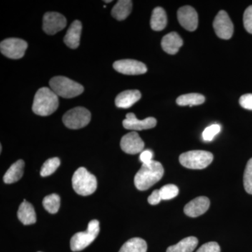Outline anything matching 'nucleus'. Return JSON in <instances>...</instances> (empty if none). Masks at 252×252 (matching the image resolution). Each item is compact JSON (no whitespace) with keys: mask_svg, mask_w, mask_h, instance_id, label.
I'll return each mask as SVG.
<instances>
[{"mask_svg":"<svg viewBox=\"0 0 252 252\" xmlns=\"http://www.w3.org/2000/svg\"><path fill=\"white\" fill-rule=\"evenodd\" d=\"M132 1L130 0L118 1L112 10L113 17L118 21H124L132 11Z\"/></svg>","mask_w":252,"mask_h":252,"instance_id":"21","label":"nucleus"},{"mask_svg":"<svg viewBox=\"0 0 252 252\" xmlns=\"http://www.w3.org/2000/svg\"><path fill=\"white\" fill-rule=\"evenodd\" d=\"M59 106V96L49 88L43 87L34 95L32 111L36 115L47 117L54 114Z\"/></svg>","mask_w":252,"mask_h":252,"instance_id":"2","label":"nucleus"},{"mask_svg":"<svg viewBox=\"0 0 252 252\" xmlns=\"http://www.w3.org/2000/svg\"><path fill=\"white\" fill-rule=\"evenodd\" d=\"M118 72L126 75H140L147 72V67L143 63L135 60L126 59L116 61L113 64Z\"/></svg>","mask_w":252,"mask_h":252,"instance_id":"10","label":"nucleus"},{"mask_svg":"<svg viewBox=\"0 0 252 252\" xmlns=\"http://www.w3.org/2000/svg\"><path fill=\"white\" fill-rule=\"evenodd\" d=\"M157 121L155 118L148 117L144 120H139L133 113H128L123 122V126L127 130H143L156 127Z\"/></svg>","mask_w":252,"mask_h":252,"instance_id":"14","label":"nucleus"},{"mask_svg":"<svg viewBox=\"0 0 252 252\" xmlns=\"http://www.w3.org/2000/svg\"><path fill=\"white\" fill-rule=\"evenodd\" d=\"M25 162L23 160H18L14 162L4 176V182L6 184H12L21 180L24 172Z\"/></svg>","mask_w":252,"mask_h":252,"instance_id":"20","label":"nucleus"},{"mask_svg":"<svg viewBox=\"0 0 252 252\" xmlns=\"http://www.w3.org/2000/svg\"><path fill=\"white\" fill-rule=\"evenodd\" d=\"M154 153L152 151L147 149V150H144L142 153L140 154V160L142 162V164L151 163L153 161Z\"/></svg>","mask_w":252,"mask_h":252,"instance_id":"34","label":"nucleus"},{"mask_svg":"<svg viewBox=\"0 0 252 252\" xmlns=\"http://www.w3.org/2000/svg\"><path fill=\"white\" fill-rule=\"evenodd\" d=\"M91 119V114L87 109L78 107L66 112L63 116V122L68 128L77 130L87 126Z\"/></svg>","mask_w":252,"mask_h":252,"instance_id":"7","label":"nucleus"},{"mask_svg":"<svg viewBox=\"0 0 252 252\" xmlns=\"http://www.w3.org/2000/svg\"><path fill=\"white\" fill-rule=\"evenodd\" d=\"M160 190L162 200H167L175 198L178 195L179 189L174 185H167L162 187Z\"/></svg>","mask_w":252,"mask_h":252,"instance_id":"28","label":"nucleus"},{"mask_svg":"<svg viewBox=\"0 0 252 252\" xmlns=\"http://www.w3.org/2000/svg\"><path fill=\"white\" fill-rule=\"evenodd\" d=\"M167 15L162 7H157L153 10L151 18V27L155 31H161L167 26Z\"/></svg>","mask_w":252,"mask_h":252,"instance_id":"22","label":"nucleus"},{"mask_svg":"<svg viewBox=\"0 0 252 252\" xmlns=\"http://www.w3.org/2000/svg\"><path fill=\"white\" fill-rule=\"evenodd\" d=\"M240 104L244 109L252 110V94H243L240 98Z\"/></svg>","mask_w":252,"mask_h":252,"instance_id":"33","label":"nucleus"},{"mask_svg":"<svg viewBox=\"0 0 252 252\" xmlns=\"http://www.w3.org/2000/svg\"><path fill=\"white\" fill-rule=\"evenodd\" d=\"M220 126L218 124H214L205 129L203 132V138L207 142H210L213 140L214 137L220 133Z\"/></svg>","mask_w":252,"mask_h":252,"instance_id":"30","label":"nucleus"},{"mask_svg":"<svg viewBox=\"0 0 252 252\" xmlns=\"http://www.w3.org/2000/svg\"><path fill=\"white\" fill-rule=\"evenodd\" d=\"M112 1H104V2H105V3H110V2H112Z\"/></svg>","mask_w":252,"mask_h":252,"instance_id":"36","label":"nucleus"},{"mask_svg":"<svg viewBox=\"0 0 252 252\" xmlns=\"http://www.w3.org/2000/svg\"><path fill=\"white\" fill-rule=\"evenodd\" d=\"M60 165H61V160L59 158L48 159L41 167L40 171L41 177H45L52 175L59 168Z\"/></svg>","mask_w":252,"mask_h":252,"instance_id":"27","label":"nucleus"},{"mask_svg":"<svg viewBox=\"0 0 252 252\" xmlns=\"http://www.w3.org/2000/svg\"><path fill=\"white\" fill-rule=\"evenodd\" d=\"M214 157L210 152L206 151H190L181 154V165L192 170H202L212 163Z\"/></svg>","mask_w":252,"mask_h":252,"instance_id":"5","label":"nucleus"},{"mask_svg":"<svg viewBox=\"0 0 252 252\" xmlns=\"http://www.w3.org/2000/svg\"><path fill=\"white\" fill-rule=\"evenodd\" d=\"M196 252H220V245L215 242L204 244Z\"/></svg>","mask_w":252,"mask_h":252,"instance_id":"32","label":"nucleus"},{"mask_svg":"<svg viewBox=\"0 0 252 252\" xmlns=\"http://www.w3.org/2000/svg\"><path fill=\"white\" fill-rule=\"evenodd\" d=\"M244 187L249 194L252 195V158L250 159L247 164L244 173Z\"/></svg>","mask_w":252,"mask_h":252,"instance_id":"29","label":"nucleus"},{"mask_svg":"<svg viewBox=\"0 0 252 252\" xmlns=\"http://www.w3.org/2000/svg\"><path fill=\"white\" fill-rule=\"evenodd\" d=\"M141 93L137 90H127L118 94L116 97V106L119 108L127 109L132 107L141 98Z\"/></svg>","mask_w":252,"mask_h":252,"instance_id":"17","label":"nucleus"},{"mask_svg":"<svg viewBox=\"0 0 252 252\" xmlns=\"http://www.w3.org/2000/svg\"><path fill=\"white\" fill-rule=\"evenodd\" d=\"M99 232V223L92 220L88 225L87 230L73 235L70 240V248L73 252H79L87 248L95 240Z\"/></svg>","mask_w":252,"mask_h":252,"instance_id":"6","label":"nucleus"},{"mask_svg":"<svg viewBox=\"0 0 252 252\" xmlns=\"http://www.w3.org/2000/svg\"><path fill=\"white\" fill-rule=\"evenodd\" d=\"M164 169L160 162L153 160L151 163L142 164L140 170L136 174L134 183L140 190H146L161 180Z\"/></svg>","mask_w":252,"mask_h":252,"instance_id":"1","label":"nucleus"},{"mask_svg":"<svg viewBox=\"0 0 252 252\" xmlns=\"http://www.w3.org/2000/svg\"><path fill=\"white\" fill-rule=\"evenodd\" d=\"M244 27L250 34H252V5L245 10L243 16Z\"/></svg>","mask_w":252,"mask_h":252,"instance_id":"31","label":"nucleus"},{"mask_svg":"<svg viewBox=\"0 0 252 252\" xmlns=\"http://www.w3.org/2000/svg\"><path fill=\"white\" fill-rule=\"evenodd\" d=\"M205 97L203 94H182L177 99V104L180 106H193L200 105L205 102Z\"/></svg>","mask_w":252,"mask_h":252,"instance_id":"25","label":"nucleus"},{"mask_svg":"<svg viewBox=\"0 0 252 252\" xmlns=\"http://www.w3.org/2000/svg\"><path fill=\"white\" fill-rule=\"evenodd\" d=\"M18 220L24 225L34 224L36 220L35 211L31 203L24 200L18 208Z\"/></svg>","mask_w":252,"mask_h":252,"instance_id":"19","label":"nucleus"},{"mask_svg":"<svg viewBox=\"0 0 252 252\" xmlns=\"http://www.w3.org/2000/svg\"><path fill=\"white\" fill-rule=\"evenodd\" d=\"M215 33L219 37L223 39H229L234 31L233 23L225 11H220L217 14L213 23Z\"/></svg>","mask_w":252,"mask_h":252,"instance_id":"9","label":"nucleus"},{"mask_svg":"<svg viewBox=\"0 0 252 252\" xmlns=\"http://www.w3.org/2000/svg\"><path fill=\"white\" fill-rule=\"evenodd\" d=\"M183 45V40L181 36L175 32L164 36L161 41L162 49L167 54L175 55Z\"/></svg>","mask_w":252,"mask_h":252,"instance_id":"18","label":"nucleus"},{"mask_svg":"<svg viewBox=\"0 0 252 252\" xmlns=\"http://www.w3.org/2000/svg\"><path fill=\"white\" fill-rule=\"evenodd\" d=\"M50 87L55 94L64 98H73L84 92V89L79 83L62 76L52 78L49 81Z\"/></svg>","mask_w":252,"mask_h":252,"instance_id":"3","label":"nucleus"},{"mask_svg":"<svg viewBox=\"0 0 252 252\" xmlns=\"http://www.w3.org/2000/svg\"><path fill=\"white\" fill-rule=\"evenodd\" d=\"M72 182L74 191L83 196L91 195L97 189V182L95 176L91 174L85 167H79L76 170Z\"/></svg>","mask_w":252,"mask_h":252,"instance_id":"4","label":"nucleus"},{"mask_svg":"<svg viewBox=\"0 0 252 252\" xmlns=\"http://www.w3.org/2000/svg\"><path fill=\"white\" fill-rule=\"evenodd\" d=\"M81 31H82V24L80 21L76 20L71 24L70 27L69 28L64 36V44L70 49H77L80 44Z\"/></svg>","mask_w":252,"mask_h":252,"instance_id":"16","label":"nucleus"},{"mask_svg":"<svg viewBox=\"0 0 252 252\" xmlns=\"http://www.w3.org/2000/svg\"><path fill=\"white\" fill-rule=\"evenodd\" d=\"M42 203L46 211L51 214H56L59 210L61 198L57 194H51L44 198Z\"/></svg>","mask_w":252,"mask_h":252,"instance_id":"26","label":"nucleus"},{"mask_svg":"<svg viewBox=\"0 0 252 252\" xmlns=\"http://www.w3.org/2000/svg\"><path fill=\"white\" fill-rule=\"evenodd\" d=\"M161 200L162 198L159 190H154L148 198V203L152 205H158Z\"/></svg>","mask_w":252,"mask_h":252,"instance_id":"35","label":"nucleus"},{"mask_svg":"<svg viewBox=\"0 0 252 252\" xmlns=\"http://www.w3.org/2000/svg\"><path fill=\"white\" fill-rule=\"evenodd\" d=\"M210 201L205 196L198 197L189 202L185 207V213L190 217H198L203 215L210 207Z\"/></svg>","mask_w":252,"mask_h":252,"instance_id":"15","label":"nucleus"},{"mask_svg":"<svg viewBox=\"0 0 252 252\" xmlns=\"http://www.w3.org/2000/svg\"><path fill=\"white\" fill-rule=\"evenodd\" d=\"M28 43L18 38H9L1 41L0 44L1 53L11 59H20L24 56Z\"/></svg>","mask_w":252,"mask_h":252,"instance_id":"8","label":"nucleus"},{"mask_svg":"<svg viewBox=\"0 0 252 252\" xmlns=\"http://www.w3.org/2000/svg\"><path fill=\"white\" fill-rule=\"evenodd\" d=\"M67 20L57 12H47L43 18V30L46 34L54 35L66 27Z\"/></svg>","mask_w":252,"mask_h":252,"instance_id":"11","label":"nucleus"},{"mask_svg":"<svg viewBox=\"0 0 252 252\" xmlns=\"http://www.w3.org/2000/svg\"><path fill=\"white\" fill-rule=\"evenodd\" d=\"M198 244L195 237H188L181 240L180 243L169 247L166 252H193Z\"/></svg>","mask_w":252,"mask_h":252,"instance_id":"23","label":"nucleus"},{"mask_svg":"<svg viewBox=\"0 0 252 252\" xmlns=\"http://www.w3.org/2000/svg\"><path fill=\"white\" fill-rule=\"evenodd\" d=\"M147 244L140 238H131L124 243L119 252H147Z\"/></svg>","mask_w":252,"mask_h":252,"instance_id":"24","label":"nucleus"},{"mask_svg":"<svg viewBox=\"0 0 252 252\" xmlns=\"http://www.w3.org/2000/svg\"><path fill=\"white\" fill-rule=\"evenodd\" d=\"M121 148L126 154H137L144 151V143L140 135L136 132H131L122 137Z\"/></svg>","mask_w":252,"mask_h":252,"instance_id":"13","label":"nucleus"},{"mask_svg":"<svg viewBox=\"0 0 252 252\" xmlns=\"http://www.w3.org/2000/svg\"><path fill=\"white\" fill-rule=\"evenodd\" d=\"M177 18L181 26L187 31H195L198 28V14L191 6H185L181 7L177 11Z\"/></svg>","mask_w":252,"mask_h":252,"instance_id":"12","label":"nucleus"}]
</instances>
